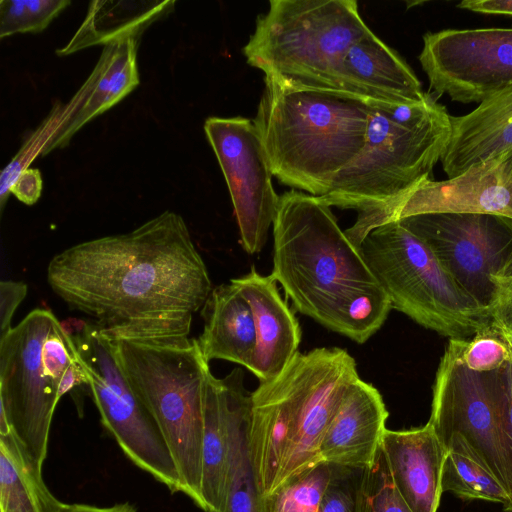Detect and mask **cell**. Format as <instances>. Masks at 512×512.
<instances>
[{"label":"cell","instance_id":"9","mask_svg":"<svg viewBox=\"0 0 512 512\" xmlns=\"http://www.w3.org/2000/svg\"><path fill=\"white\" fill-rule=\"evenodd\" d=\"M467 340L450 339L433 386L429 423L446 449L473 457L504 487L512 501V441L488 372L470 369Z\"/></svg>","mask_w":512,"mask_h":512},{"label":"cell","instance_id":"17","mask_svg":"<svg viewBox=\"0 0 512 512\" xmlns=\"http://www.w3.org/2000/svg\"><path fill=\"white\" fill-rule=\"evenodd\" d=\"M391 480L412 512H437L446 448L433 426L386 429L380 444Z\"/></svg>","mask_w":512,"mask_h":512},{"label":"cell","instance_id":"33","mask_svg":"<svg viewBox=\"0 0 512 512\" xmlns=\"http://www.w3.org/2000/svg\"><path fill=\"white\" fill-rule=\"evenodd\" d=\"M332 465V475L318 512H356L364 469Z\"/></svg>","mask_w":512,"mask_h":512},{"label":"cell","instance_id":"32","mask_svg":"<svg viewBox=\"0 0 512 512\" xmlns=\"http://www.w3.org/2000/svg\"><path fill=\"white\" fill-rule=\"evenodd\" d=\"M511 357L508 345L492 326L467 340L463 353L467 366L478 372L498 369Z\"/></svg>","mask_w":512,"mask_h":512},{"label":"cell","instance_id":"35","mask_svg":"<svg viewBox=\"0 0 512 512\" xmlns=\"http://www.w3.org/2000/svg\"><path fill=\"white\" fill-rule=\"evenodd\" d=\"M27 294V285L21 281L0 282V337L11 329L14 313Z\"/></svg>","mask_w":512,"mask_h":512},{"label":"cell","instance_id":"39","mask_svg":"<svg viewBox=\"0 0 512 512\" xmlns=\"http://www.w3.org/2000/svg\"><path fill=\"white\" fill-rule=\"evenodd\" d=\"M59 512H136V509L130 503H118L107 507H98L89 504L62 503Z\"/></svg>","mask_w":512,"mask_h":512},{"label":"cell","instance_id":"12","mask_svg":"<svg viewBox=\"0 0 512 512\" xmlns=\"http://www.w3.org/2000/svg\"><path fill=\"white\" fill-rule=\"evenodd\" d=\"M399 222L421 238L454 280L490 308L494 277L512 256V219L491 214H421Z\"/></svg>","mask_w":512,"mask_h":512},{"label":"cell","instance_id":"3","mask_svg":"<svg viewBox=\"0 0 512 512\" xmlns=\"http://www.w3.org/2000/svg\"><path fill=\"white\" fill-rule=\"evenodd\" d=\"M358 378L346 350L322 347L298 351L278 376L251 393L248 447L264 498L323 460L324 432Z\"/></svg>","mask_w":512,"mask_h":512},{"label":"cell","instance_id":"16","mask_svg":"<svg viewBox=\"0 0 512 512\" xmlns=\"http://www.w3.org/2000/svg\"><path fill=\"white\" fill-rule=\"evenodd\" d=\"M137 42L130 37L104 46L88 78L66 103H59V124L42 156L67 146L83 126L139 85Z\"/></svg>","mask_w":512,"mask_h":512},{"label":"cell","instance_id":"5","mask_svg":"<svg viewBox=\"0 0 512 512\" xmlns=\"http://www.w3.org/2000/svg\"><path fill=\"white\" fill-rule=\"evenodd\" d=\"M365 144L321 200L361 211L391 200L431 178L451 134L447 109L430 97L423 102L369 99Z\"/></svg>","mask_w":512,"mask_h":512},{"label":"cell","instance_id":"36","mask_svg":"<svg viewBox=\"0 0 512 512\" xmlns=\"http://www.w3.org/2000/svg\"><path fill=\"white\" fill-rule=\"evenodd\" d=\"M489 373L512 441V357L503 366Z\"/></svg>","mask_w":512,"mask_h":512},{"label":"cell","instance_id":"24","mask_svg":"<svg viewBox=\"0 0 512 512\" xmlns=\"http://www.w3.org/2000/svg\"><path fill=\"white\" fill-rule=\"evenodd\" d=\"M175 5L165 1L95 0L66 45L56 50L68 56L95 45L106 46L125 38H137L155 21L169 14Z\"/></svg>","mask_w":512,"mask_h":512},{"label":"cell","instance_id":"28","mask_svg":"<svg viewBox=\"0 0 512 512\" xmlns=\"http://www.w3.org/2000/svg\"><path fill=\"white\" fill-rule=\"evenodd\" d=\"M332 475L324 460L266 498L267 512H318Z\"/></svg>","mask_w":512,"mask_h":512},{"label":"cell","instance_id":"13","mask_svg":"<svg viewBox=\"0 0 512 512\" xmlns=\"http://www.w3.org/2000/svg\"><path fill=\"white\" fill-rule=\"evenodd\" d=\"M435 213L491 214L512 219V150L456 177L425 179L391 200L358 211L355 223L344 232L358 247L380 225Z\"/></svg>","mask_w":512,"mask_h":512},{"label":"cell","instance_id":"4","mask_svg":"<svg viewBox=\"0 0 512 512\" xmlns=\"http://www.w3.org/2000/svg\"><path fill=\"white\" fill-rule=\"evenodd\" d=\"M264 84L253 121L273 176L312 196H325L364 147L369 99L267 78Z\"/></svg>","mask_w":512,"mask_h":512},{"label":"cell","instance_id":"27","mask_svg":"<svg viewBox=\"0 0 512 512\" xmlns=\"http://www.w3.org/2000/svg\"><path fill=\"white\" fill-rule=\"evenodd\" d=\"M442 468V491L463 500L499 503L512 512V501L500 482L473 457L461 449H446Z\"/></svg>","mask_w":512,"mask_h":512},{"label":"cell","instance_id":"1","mask_svg":"<svg viewBox=\"0 0 512 512\" xmlns=\"http://www.w3.org/2000/svg\"><path fill=\"white\" fill-rule=\"evenodd\" d=\"M47 281L112 340L188 337L213 290L184 219L168 210L130 232L58 253Z\"/></svg>","mask_w":512,"mask_h":512},{"label":"cell","instance_id":"22","mask_svg":"<svg viewBox=\"0 0 512 512\" xmlns=\"http://www.w3.org/2000/svg\"><path fill=\"white\" fill-rule=\"evenodd\" d=\"M203 315L204 329L197 341L205 360H226L249 370L256 345L255 325L238 288L231 282L214 288Z\"/></svg>","mask_w":512,"mask_h":512},{"label":"cell","instance_id":"31","mask_svg":"<svg viewBox=\"0 0 512 512\" xmlns=\"http://www.w3.org/2000/svg\"><path fill=\"white\" fill-rule=\"evenodd\" d=\"M59 124V103L52 109L40 125L24 140L22 146L11 159L0 175V208L3 211L9 197L11 187L18 177L28 168L42 152L54 135Z\"/></svg>","mask_w":512,"mask_h":512},{"label":"cell","instance_id":"21","mask_svg":"<svg viewBox=\"0 0 512 512\" xmlns=\"http://www.w3.org/2000/svg\"><path fill=\"white\" fill-rule=\"evenodd\" d=\"M512 150V86L452 116L451 134L440 159L448 178Z\"/></svg>","mask_w":512,"mask_h":512},{"label":"cell","instance_id":"29","mask_svg":"<svg viewBox=\"0 0 512 512\" xmlns=\"http://www.w3.org/2000/svg\"><path fill=\"white\" fill-rule=\"evenodd\" d=\"M70 4L69 0H1L0 38L39 33Z\"/></svg>","mask_w":512,"mask_h":512},{"label":"cell","instance_id":"18","mask_svg":"<svg viewBox=\"0 0 512 512\" xmlns=\"http://www.w3.org/2000/svg\"><path fill=\"white\" fill-rule=\"evenodd\" d=\"M230 282L248 302L254 319L256 345L249 370L260 382L269 381L298 352L301 327L272 275H261L253 266L249 273Z\"/></svg>","mask_w":512,"mask_h":512},{"label":"cell","instance_id":"37","mask_svg":"<svg viewBox=\"0 0 512 512\" xmlns=\"http://www.w3.org/2000/svg\"><path fill=\"white\" fill-rule=\"evenodd\" d=\"M42 192V177L38 169H26L11 187L10 193L19 201L33 205L38 201Z\"/></svg>","mask_w":512,"mask_h":512},{"label":"cell","instance_id":"30","mask_svg":"<svg viewBox=\"0 0 512 512\" xmlns=\"http://www.w3.org/2000/svg\"><path fill=\"white\" fill-rule=\"evenodd\" d=\"M356 512H412L396 490L380 449L373 464L363 470Z\"/></svg>","mask_w":512,"mask_h":512},{"label":"cell","instance_id":"8","mask_svg":"<svg viewBox=\"0 0 512 512\" xmlns=\"http://www.w3.org/2000/svg\"><path fill=\"white\" fill-rule=\"evenodd\" d=\"M392 308L449 339L470 340L491 326L489 309L446 271L431 248L399 221L372 229L358 246Z\"/></svg>","mask_w":512,"mask_h":512},{"label":"cell","instance_id":"34","mask_svg":"<svg viewBox=\"0 0 512 512\" xmlns=\"http://www.w3.org/2000/svg\"><path fill=\"white\" fill-rule=\"evenodd\" d=\"M493 284L494 297L489 308L491 326L512 352V256L494 277Z\"/></svg>","mask_w":512,"mask_h":512},{"label":"cell","instance_id":"20","mask_svg":"<svg viewBox=\"0 0 512 512\" xmlns=\"http://www.w3.org/2000/svg\"><path fill=\"white\" fill-rule=\"evenodd\" d=\"M340 85L343 92L390 103L423 102L431 95L402 57L370 29L346 52Z\"/></svg>","mask_w":512,"mask_h":512},{"label":"cell","instance_id":"11","mask_svg":"<svg viewBox=\"0 0 512 512\" xmlns=\"http://www.w3.org/2000/svg\"><path fill=\"white\" fill-rule=\"evenodd\" d=\"M59 322L51 310L37 308L0 337V434L11 432L40 471L59 401L42 351Z\"/></svg>","mask_w":512,"mask_h":512},{"label":"cell","instance_id":"38","mask_svg":"<svg viewBox=\"0 0 512 512\" xmlns=\"http://www.w3.org/2000/svg\"><path fill=\"white\" fill-rule=\"evenodd\" d=\"M457 7L481 14L512 16V0H463Z\"/></svg>","mask_w":512,"mask_h":512},{"label":"cell","instance_id":"6","mask_svg":"<svg viewBox=\"0 0 512 512\" xmlns=\"http://www.w3.org/2000/svg\"><path fill=\"white\" fill-rule=\"evenodd\" d=\"M118 363L170 449L184 494L201 496L205 383L209 363L197 339L113 340Z\"/></svg>","mask_w":512,"mask_h":512},{"label":"cell","instance_id":"19","mask_svg":"<svg viewBox=\"0 0 512 512\" xmlns=\"http://www.w3.org/2000/svg\"><path fill=\"white\" fill-rule=\"evenodd\" d=\"M388 416L380 392L358 378L347 389L324 432L320 444L322 459L356 469L371 466L380 449Z\"/></svg>","mask_w":512,"mask_h":512},{"label":"cell","instance_id":"2","mask_svg":"<svg viewBox=\"0 0 512 512\" xmlns=\"http://www.w3.org/2000/svg\"><path fill=\"white\" fill-rule=\"evenodd\" d=\"M272 227L271 275L296 311L359 344L383 326L389 298L329 205L288 191Z\"/></svg>","mask_w":512,"mask_h":512},{"label":"cell","instance_id":"7","mask_svg":"<svg viewBox=\"0 0 512 512\" xmlns=\"http://www.w3.org/2000/svg\"><path fill=\"white\" fill-rule=\"evenodd\" d=\"M243 47L247 63L281 85L341 90L344 56L369 28L355 0H271Z\"/></svg>","mask_w":512,"mask_h":512},{"label":"cell","instance_id":"26","mask_svg":"<svg viewBox=\"0 0 512 512\" xmlns=\"http://www.w3.org/2000/svg\"><path fill=\"white\" fill-rule=\"evenodd\" d=\"M61 505L14 435L0 434V512H59Z\"/></svg>","mask_w":512,"mask_h":512},{"label":"cell","instance_id":"15","mask_svg":"<svg viewBox=\"0 0 512 512\" xmlns=\"http://www.w3.org/2000/svg\"><path fill=\"white\" fill-rule=\"evenodd\" d=\"M209 141L231 196L244 250L259 253L276 217L279 196L253 120L209 117L204 123Z\"/></svg>","mask_w":512,"mask_h":512},{"label":"cell","instance_id":"14","mask_svg":"<svg viewBox=\"0 0 512 512\" xmlns=\"http://www.w3.org/2000/svg\"><path fill=\"white\" fill-rule=\"evenodd\" d=\"M419 62L434 94L481 103L512 86V27L428 32Z\"/></svg>","mask_w":512,"mask_h":512},{"label":"cell","instance_id":"25","mask_svg":"<svg viewBox=\"0 0 512 512\" xmlns=\"http://www.w3.org/2000/svg\"><path fill=\"white\" fill-rule=\"evenodd\" d=\"M230 379V453L227 496L224 512H267L248 447L251 393L244 385V372L234 368Z\"/></svg>","mask_w":512,"mask_h":512},{"label":"cell","instance_id":"10","mask_svg":"<svg viewBox=\"0 0 512 512\" xmlns=\"http://www.w3.org/2000/svg\"><path fill=\"white\" fill-rule=\"evenodd\" d=\"M88 377L101 422L124 454L172 493L184 486L154 417L126 379L113 340L94 323L64 324Z\"/></svg>","mask_w":512,"mask_h":512},{"label":"cell","instance_id":"23","mask_svg":"<svg viewBox=\"0 0 512 512\" xmlns=\"http://www.w3.org/2000/svg\"><path fill=\"white\" fill-rule=\"evenodd\" d=\"M230 453V379L208 373L204 394L201 496L205 512H224Z\"/></svg>","mask_w":512,"mask_h":512}]
</instances>
